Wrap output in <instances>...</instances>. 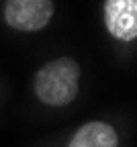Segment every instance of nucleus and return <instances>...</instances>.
<instances>
[{"instance_id": "4", "label": "nucleus", "mask_w": 137, "mask_h": 147, "mask_svg": "<svg viewBox=\"0 0 137 147\" xmlns=\"http://www.w3.org/2000/svg\"><path fill=\"white\" fill-rule=\"evenodd\" d=\"M68 147H117V133L106 123H86L78 129Z\"/></svg>"}, {"instance_id": "3", "label": "nucleus", "mask_w": 137, "mask_h": 147, "mask_svg": "<svg viewBox=\"0 0 137 147\" xmlns=\"http://www.w3.org/2000/svg\"><path fill=\"white\" fill-rule=\"evenodd\" d=\"M104 23L115 39L133 41L137 37V0H106Z\"/></svg>"}, {"instance_id": "2", "label": "nucleus", "mask_w": 137, "mask_h": 147, "mask_svg": "<svg viewBox=\"0 0 137 147\" xmlns=\"http://www.w3.org/2000/svg\"><path fill=\"white\" fill-rule=\"evenodd\" d=\"M53 16L51 0H6L4 21L16 31H39Z\"/></svg>"}, {"instance_id": "1", "label": "nucleus", "mask_w": 137, "mask_h": 147, "mask_svg": "<svg viewBox=\"0 0 137 147\" xmlns=\"http://www.w3.org/2000/svg\"><path fill=\"white\" fill-rule=\"evenodd\" d=\"M80 67L70 57H60L45 63L37 71L35 94L49 106H66L78 96Z\"/></svg>"}]
</instances>
